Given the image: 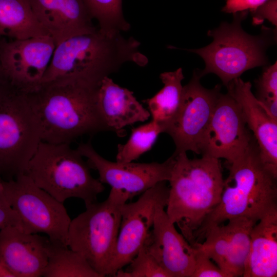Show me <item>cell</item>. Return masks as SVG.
<instances>
[{
	"instance_id": "29",
	"label": "cell",
	"mask_w": 277,
	"mask_h": 277,
	"mask_svg": "<svg viewBox=\"0 0 277 277\" xmlns=\"http://www.w3.org/2000/svg\"><path fill=\"white\" fill-rule=\"evenodd\" d=\"M196 249L194 268L191 277H229L203 252Z\"/></svg>"
},
{
	"instance_id": "12",
	"label": "cell",
	"mask_w": 277,
	"mask_h": 277,
	"mask_svg": "<svg viewBox=\"0 0 277 277\" xmlns=\"http://www.w3.org/2000/svg\"><path fill=\"white\" fill-rule=\"evenodd\" d=\"M55 45L49 35L20 39L0 38V70L12 87L31 92L41 85Z\"/></svg>"
},
{
	"instance_id": "21",
	"label": "cell",
	"mask_w": 277,
	"mask_h": 277,
	"mask_svg": "<svg viewBox=\"0 0 277 277\" xmlns=\"http://www.w3.org/2000/svg\"><path fill=\"white\" fill-rule=\"evenodd\" d=\"M277 275V207L254 225L243 277H276Z\"/></svg>"
},
{
	"instance_id": "16",
	"label": "cell",
	"mask_w": 277,
	"mask_h": 277,
	"mask_svg": "<svg viewBox=\"0 0 277 277\" xmlns=\"http://www.w3.org/2000/svg\"><path fill=\"white\" fill-rule=\"evenodd\" d=\"M165 204L156 209L153 225L145 245L150 253L170 277H191L196 249L175 229Z\"/></svg>"
},
{
	"instance_id": "23",
	"label": "cell",
	"mask_w": 277,
	"mask_h": 277,
	"mask_svg": "<svg viewBox=\"0 0 277 277\" xmlns=\"http://www.w3.org/2000/svg\"><path fill=\"white\" fill-rule=\"evenodd\" d=\"M164 86L152 97L144 101L148 107L152 120L164 126L174 115L179 107L184 78L181 68L174 71L165 72L160 75Z\"/></svg>"
},
{
	"instance_id": "28",
	"label": "cell",
	"mask_w": 277,
	"mask_h": 277,
	"mask_svg": "<svg viewBox=\"0 0 277 277\" xmlns=\"http://www.w3.org/2000/svg\"><path fill=\"white\" fill-rule=\"evenodd\" d=\"M256 99L275 120H277L276 62L264 70L256 82Z\"/></svg>"
},
{
	"instance_id": "6",
	"label": "cell",
	"mask_w": 277,
	"mask_h": 277,
	"mask_svg": "<svg viewBox=\"0 0 277 277\" xmlns=\"http://www.w3.org/2000/svg\"><path fill=\"white\" fill-rule=\"evenodd\" d=\"M129 200L124 193L111 189L106 200L86 207L71 220L67 246L83 256L102 277L108 276L121 220L122 205Z\"/></svg>"
},
{
	"instance_id": "32",
	"label": "cell",
	"mask_w": 277,
	"mask_h": 277,
	"mask_svg": "<svg viewBox=\"0 0 277 277\" xmlns=\"http://www.w3.org/2000/svg\"><path fill=\"white\" fill-rule=\"evenodd\" d=\"M267 0H226L222 11L229 13L253 11Z\"/></svg>"
},
{
	"instance_id": "27",
	"label": "cell",
	"mask_w": 277,
	"mask_h": 277,
	"mask_svg": "<svg viewBox=\"0 0 277 277\" xmlns=\"http://www.w3.org/2000/svg\"><path fill=\"white\" fill-rule=\"evenodd\" d=\"M116 272V277H170L150 253L145 244L128 264Z\"/></svg>"
},
{
	"instance_id": "18",
	"label": "cell",
	"mask_w": 277,
	"mask_h": 277,
	"mask_svg": "<svg viewBox=\"0 0 277 277\" xmlns=\"http://www.w3.org/2000/svg\"><path fill=\"white\" fill-rule=\"evenodd\" d=\"M226 87L228 93L240 106L246 125L253 133L262 162L277 176V120L253 94L250 82L238 77Z\"/></svg>"
},
{
	"instance_id": "9",
	"label": "cell",
	"mask_w": 277,
	"mask_h": 277,
	"mask_svg": "<svg viewBox=\"0 0 277 277\" xmlns=\"http://www.w3.org/2000/svg\"><path fill=\"white\" fill-rule=\"evenodd\" d=\"M1 184L9 204L21 219L24 232L44 233L51 242L67 246L71 220L63 203L37 186L25 173L9 180L1 179Z\"/></svg>"
},
{
	"instance_id": "10",
	"label": "cell",
	"mask_w": 277,
	"mask_h": 277,
	"mask_svg": "<svg viewBox=\"0 0 277 277\" xmlns=\"http://www.w3.org/2000/svg\"><path fill=\"white\" fill-rule=\"evenodd\" d=\"M168 193L166 181L161 182L141 194L134 202L122 205L118 234L108 276H114L144 245L151 231L157 207L167 205Z\"/></svg>"
},
{
	"instance_id": "33",
	"label": "cell",
	"mask_w": 277,
	"mask_h": 277,
	"mask_svg": "<svg viewBox=\"0 0 277 277\" xmlns=\"http://www.w3.org/2000/svg\"><path fill=\"white\" fill-rule=\"evenodd\" d=\"M11 86L5 78L0 70V96H2Z\"/></svg>"
},
{
	"instance_id": "8",
	"label": "cell",
	"mask_w": 277,
	"mask_h": 277,
	"mask_svg": "<svg viewBox=\"0 0 277 277\" xmlns=\"http://www.w3.org/2000/svg\"><path fill=\"white\" fill-rule=\"evenodd\" d=\"M248 12L234 13L231 23H222L217 28L209 30L208 35L213 40L208 46L188 50L199 54L205 63V69L200 72L201 77L214 73L226 86L246 71L267 64L266 38L249 35L241 27Z\"/></svg>"
},
{
	"instance_id": "1",
	"label": "cell",
	"mask_w": 277,
	"mask_h": 277,
	"mask_svg": "<svg viewBox=\"0 0 277 277\" xmlns=\"http://www.w3.org/2000/svg\"><path fill=\"white\" fill-rule=\"evenodd\" d=\"M140 46L132 36L126 38L122 33L108 36L98 29L70 37L56 44L41 84L68 78L98 88L104 78L126 63L141 67L147 64Z\"/></svg>"
},
{
	"instance_id": "3",
	"label": "cell",
	"mask_w": 277,
	"mask_h": 277,
	"mask_svg": "<svg viewBox=\"0 0 277 277\" xmlns=\"http://www.w3.org/2000/svg\"><path fill=\"white\" fill-rule=\"evenodd\" d=\"M172 155L166 212L194 247L196 232L220 201L224 181L221 165L209 156L190 159L186 152Z\"/></svg>"
},
{
	"instance_id": "25",
	"label": "cell",
	"mask_w": 277,
	"mask_h": 277,
	"mask_svg": "<svg viewBox=\"0 0 277 277\" xmlns=\"http://www.w3.org/2000/svg\"><path fill=\"white\" fill-rule=\"evenodd\" d=\"M83 1L102 34L114 36L130 29V25L123 15L122 0Z\"/></svg>"
},
{
	"instance_id": "4",
	"label": "cell",
	"mask_w": 277,
	"mask_h": 277,
	"mask_svg": "<svg viewBox=\"0 0 277 277\" xmlns=\"http://www.w3.org/2000/svg\"><path fill=\"white\" fill-rule=\"evenodd\" d=\"M229 170L220 201L196 232L195 243H201L205 233L214 226L238 217L258 222L277 207V176L262 162L255 140L229 165Z\"/></svg>"
},
{
	"instance_id": "17",
	"label": "cell",
	"mask_w": 277,
	"mask_h": 277,
	"mask_svg": "<svg viewBox=\"0 0 277 277\" xmlns=\"http://www.w3.org/2000/svg\"><path fill=\"white\" fill-rule=\"evenodd\" d=\"M51 241L9 226L0 229V261L14 277H40L47 266Z\"/></svg>"
},
{
	"instance_id": "15",
	"label": "cell",
	"mask_w": 277,
	"mask_h": 277,
	"mask_svg": "<svg viewBox=\"0 0 277 277\" xmlns=\"http://www.w3.org/2000/svg\"><path fill=\"white\" fill-rule=\"evenodd\" d=\"M257 222L238 217L214 226L194 247L201 250L229 277L243 276L248 254L250 235Z\"/></svg>"
},
{
	"instance_id": "19",
	"label": "cell",
	"mask_w": 277,
	"mask_h": 277,
	"mask_svg": "<svg viewBox=\"0 0 277 277\" xmlns=\"http://www.w3.org/2000/svg\"><path fill=\"white\" fill-rule=\"evenodd\" d=\"M36 19L55 44L98 29L83 0H27Z\"/></svg>"
},
{
	"instance_id": "14",
	"label": "cell",
	"mask_w": 277,
	"mask_h": 277,
	"mask_svg": "<svg viewBox=\"0 0 277 277\" xmlns=\"http://www.w3.org/2000/svg\"><path fill=\"white\" fill-rule=\"evenodd\" d=\"M76 149L87 159L90 168L97 171L102 183L124 193L129 200L158 183L168 181L174 161L172 155L161 163L113 162L100 155L90 142L80 144Z\"/></svg>"
},
{
	"instance_id": "13",
	"label": "cell",
	"mask_w": 277,
	"mask_h": 277,
	"mask_svg": "<svg viewBox=\"0 0 277 277\" xmlns=\"http://www.w3.org/2000/svg\"><path fill=\"white\" fill-rule=\"evenodd\" d=\"M246 126L239 104L228 93H220L200 146V153L232 164L255 140Z\"/></svg>"
},
{
	"instance_id": "20",
	"label": "cell",
	"mask_w": 277,
	"mask_h": 277,
	"mask_svg": "<svg viewBox=\"0 0 277 277\" xmlns=\"http://www.w3.org/2000/svg\"><path fill=\"white\" fill-rule=\"evenodd\" d=\"M96 105L109 131L123 136L124 128L148 120L150 114L133 92L115 83L109 76L102 81L96 93Z\"/></svg>"
},
{
	"instance_id": "31",
	"label": "cell",
	"mask_w": 277,
	"mask_h": 277,
	"mask_svg": "<svg viewBox=\"0 0 277 277\" xmlns=\"http://www.w3.org/2000/svg\"><path fill=\"white\" fill-rule=\"evenodd\" d=\"M276 0H267L255 10L251 11L253 24L259 25L261 24L265 19H267L276 27Z\"/></svg>"
},
{
	"instance_id": "30",
	"label": "cell",
	"mask_w": 277,
	"mask_h": 277,
	"mask_svg": "<svg viewBox=\"0 0 277 277\" xmlns=\"http://www.w3.org/2000/svg\"><path fill=\"white\" fill-rule=\"evenodd\" d=\"M0 179V229L9 226L22 229V222L18 215L11 207L3 192Z\"/></svg>"
},
{
	"instance_id": "24",
	"label": "cell",
	"mask_w": 277,
	"mask_h": 277,
	"mask_svg": "<svg viewBox=\"0 0 277 277\" xmlns=\"http://www.w3.org/2000/svg\"><path fill=\"white\" fill-rule=\"evenodd\" d=\"M44 277H102L81 254L51 242Z\"/></svg>"
},
{
	"instance_id": "26",
	"label": "cell",
	"mask_w": 277,
	"mask_h": 277,
	"mask_svg": "<svg viewBox=\"0 0 277 277\" xmlns=\"http://www.w3.org/2000/svg\"><path fill=\"white\" fill-rule=\"evenodd\" d=\"M163 132V126L153 120L133 128L126 143L117 145L116 161L127 163L136 160L150 150L159 135Z\"/></svg>"
},
{
	"instance_id": "35",
	"label": "cell",
	"mask_w": 277,
	"mask_h": 277,
	"mask_svg": "<svg viewBox=\"0 0 277 277\" xmlns=\"http://www.w3.org/2000/svg\"><path fill=\"white\" fill-rule=\"evenodd\" d=\"M1 177H0V179H1Z\"/></svg>"
},
{
	"instance_id": "5",
	"label": "cell",
	"mask_w": 277,
	"mask_h": 277,
	"mask_svg": "<svg viewBox=\"0 0 277 277\" xmlns=\"http://www.w3.org/2000/svg\"><path fill=\"white\" fill-rule=\"evenodd\" d=\"M83 157L70 144L42 141L24 173L59 202L76 197L87 206L97 201L105 187L92 176Z\"/></svg>"
},
{
	"instance_id": "11",
	"label": "cell",
	"mask_w": 277,
	"mask_h": 277,
	"mask_svg": "<svg viewBox=\"0 0 277 277\" xmlns=\"http://www.w3.org/2000/svg\"><path fill=\"white\" fill-rule=\"evenodd\" d=\"M200 72H194L183 86L181 103L173 117L164 126L175 145L174 152L200 154V146L220 93V85L208 89L201 84Z\"/></svg>"
},
{
	"instance_id": "2",
	"label": "cell",
	"mask_w": 277,
	"mask_h": 277,
	"mask_svg": "<svg viewBox=\"0 0 277 277\" xmlns=\"http://www.w3.org/2000/svg\"><path fill=\"white\" fill-rule=\"evenodd\" d=\"M98 88L68 78L41 84L28 93L38 118L42 141L70 144L109 131L96 105Z\"/></svg>"
},
{
	"instance_id": "7",
	"label": "cell",
	"mask_w": 277,
	"mask_h": 277,
	"mask_svg": "<svg viewBox=\"0 0 277 277\" xmlns=\"http://www.w3.org/2000/svg\"><path fill=\"white\" fill-rule=\"evenodd\" d=\"M42 142L40 123L27 93L11 86L0 96V177L24 173Z\"/></svg>"
},
{
	"instance_id": "34",
	"label": "cell",
	"mask_w": 277,
	"mask_h": 277,
	"mask_svg": "<svg viewBox=\"0 0 277 277\" xmlns=\"http://www.w3.org/2000/svg\"><path fill=\"white\" fill-rule=\"evenodd\" d=\"M0 277H14L13 275L0 261Z\"/></svg>"
},
{
	"instance_id": "22",
	"label": "cell",
	"mask_w": 277,
	"mask_h": 277,
	"mask_svg": "<svg viewBox=\"0 0 277 277\" xmlns=\"http://www.w3.org/2000/svg\"><path fill=\"white\" fill-rule=\"evenodd\" d=\"M45 35L49 34L27 0H0V38L20 39Z\"/></svg>"
}]
</instances>
